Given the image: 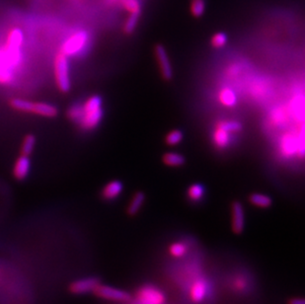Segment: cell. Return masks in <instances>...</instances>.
I'll return each instance as SVG.
<instances>
[{"mask_svg":"<svg viewBox=\"0 0 305 304\" xmlns=\"http://www.w3.org/2000/svg\"><path fill=\"white\" fill-rule=\"evenodd\" d=\"M123 191V184L120 181H111L109 182L102 191V197L107 200L111 201L118 198Z\"/></svg>","mask_w":305,"mask_h":304,"instance_id":"obj_14","label":"cell"},{"mask_svg":"<svg viewBox=\"0 0 305 304\" xmlns=\"http://www.w3.org/2000/svg\"><path fill=\"white\" fill-rule=\"evenodd\" d=\"M183 137H184V133L181 130L174 129V130L168 132V134L165 137V141L168 145L174 146V145L179 144L183 140Z\"/></svg>","mask_w":305,"mask_h":304,"instance_id":"obj_22","label":"cell"},{"mask_svg":"<svg viewBox=\"0 0 305 304\" xmlns=\"http://www.w3.org/2000/svg\"><path fill=\"white\" fill-rule=\"evenodd\" d=\"M139 17H140V11L130 13L129 17L127 18L126 25H125V32L127 34H131L134 31V29L136 28L137 23H138Z\"/></svg>","mask_w":305,"mask_h":304,"instance_id":"obj_24","label":"cell"},{"mask_svg":"<svg viewBox=\"0 0 305 304\" xmlns=\"http://www.w3.org/2000/svg\"><path fill=\"white\" fill-rule=\"evenodd\" d=\"M218 125L224 127L226 130H228L231 133L232 132H238L242 129L241 124L237 121H221V122H218Z\"/></svg>","mask_w":305,"mask_h":304,"instance_id":"obj_29","label":"cell"},{"mask_svg":"<svg viewBox=\"0 0 305 304\" xmlns=\"http://www.w3.org/2000/svg\"><path fill=\"white\" fill-rule=\"evenodd\" d=\"M53 70H54L55 84L59 89V91L63 93L68 92L71 87L68 57L60 51L54 57Z\"/></svg>","mask_w":305,"mask_h":304,"instance_id":"obj_2","label":"cell"},{"mask_svg":"<svg viewBox=\"0 0 305 304\" xmlns=\"http://www.w3.org/2000/svg\"><path fill=\"white\" fill-rule=\"evenodd\" d=\"M288 304H305L304 299L301 297H293L289 299Z\"/></svg>","mask_w":305,"mask_h":304,"instance_id":"obj_31","label":"cell"},{"mask_svg":"<svg viewBox=\"0 0 305 304\" xmlns=\"http://www.w3.org/2000/svg\"><path fill=\"white\" fill-rule=\"evenodd\" d=\"M137 297L142 304H162L165 299L162 292L151 286L142 287L138 291Z\"/></svg>","mask_w":305,"mask_h":304,"instance_id":"obj_8","label":"cell"},{"mask_svg":"<svg viewBox=\"0 0 305 304\" xmlns=\"http://www.w3.org/2000/svg\"><path fill=\"white\" fill-rule=\"evenodd\" d=\"M32 102L28 101L25 99H20V98H14L10 100V106L20 112L24 113H30V107H31Z\"/></svg>","mask_w":305,"mask_h":304,"instance_id":"obj_23","label":"cell"},{"mask_svg":"<svg viewBox=\"0 0 305 304\" xmlns=\"http://www.w3.org/2000/svg\"><path fill=\"white\" fill-rule=\"evenodd\" d=\"M226 43H227V36L222 32L214 34L211 38V46L215 49L223 48L226 45Z\"/></svg>","mask_w":305,"mask_h":304,"instance_id":"obj_27","label":"cell"},{"mask_svg":"<svg viewBox=\"0 0 305 304\" xmlns=\"http://www.w3.org/2000/svg\"><path fill=\"white\" fill-rule=\"evenodd\" d=\"M123 4H124L125 8L130 13L140 11V4L137 0H124Z\"/></svg>","mask_w":305,"mask_h":304,"instance_id":"obj_30","label":"cell"},{"mask_svg":"<svg viewBox=\"0 0 305 304\" xmlns=\"http://www.w3.org/2000/svg\"><path fill=\"white\" fill-rule=\"evenodd\" d=\"M154 53L158 62V66L161 72V75L166 79L170 80L173 77V68L169 60L168 53L166 51V49L162 45H157L154 49Z\"/></svg>","mask_w":305,"mask_h":304,"instance_id":"obj_5","label":"cell"},{"mask_svg":"<svg viewBox=\"0 0 305 304\" xmlns=\"http://www.w3.org/2000/svg\"><path fill=\"white\" fill-rule=\"evenodd\" d=\"M205 11V0H192L191 13L195 17L203 16Z\"/></svg>","mask_w":305,"mask_h":304,"instance_id":"obj_25","label":"cell"},{"mask_svg":"<svg viewBox=\"0 0 305 304\" xmlns=\"http://www.w3.org/2000/svg\"><path fill=\"white\" fill-rule=\"evenodd\" d=\"M83 114L78 122L80 127L86 130H91L97 127L103 117L102 99L100 96H91L82 104Z\"/></svg>","mask_w":305,"mask_h":304,"instance_id":"obj_1","label":"cell"},{"mask_svg":"<svg viewBox=\"0 0 305 304\" xmlns=\"http://www.w3.org/2000/svg\"><path fill=\"white\" fill-rule=\"evenodd\" d=\"M249 201L255 206L261 207V208H268L273 203L271 197L264 195V194H259V193L252 194L249 198Z\"/></svg>","mask_w":305,"mask_h":304,"instance_id":"obj_18","label":"cell"},{"mask_svg":"<svg viewBox=\"0 0 305 304\" xmlns=\"http://www.w3.org/2000/svg\"><path fill=\"white\" fill-rule=\"evenodd\" d=\"M231 226L235 234H241L245 228V211L239 202H234L231 206Z\"/></svg>","mask_w":305,"mask_h":304,"instance_id":"obj_7","label":"cell"},{"mask_svg":"<svg viewBox=\"0 0 305 304\" xmlns=\"http://www.w3.org/2000/svg\"><path fill=\"white\" fill-rule=\"evenodd\" d=\"M144 201H145V195L142 192H136L127 205V214L130 216L135 215L142 207Z\"/></svg>","mask_w":305,"mask_h":304,"instance_id":"obj_15","label":"cell"},{"mask_svg":"<svg viewBox=\"0 0 305 304\" xmlns=\"http://www.w3.org/2000/svg\"><path fill=\"white\" fill-rule=\"evenodd\" d=\"M218 99L221 103V105H223L224 107H228V108L234 107L237 104V96H236L235 92L227 87L220 90Z\"/></svg>","mask_w":305,"mask_h":304,"instance_id":"obj_17","label":"cell"},{"mask_svg":"<svg viewBox=\"0 0 305 304\" xmlns=\"http://www.w3.org/2000/svg\"><path fill=\"white\" fill-rule=\"evenodd\" d=\"M24 42V35L19 28H13L9 31L6 39L5 48L12 50H21Z\"/></svg>","mask_w":305,"mask_h":304,"instance_id":"obj_11","label":"cell"},{"mask_svg":"<svg viewBox=\"0 0 305 304\" xmlns=\"http://www.w3.org/2000/svg\"><path fill=\"white\" fill-rule=\"evenodd\" d=\"M30 113L46 117V118H54L57 114V108L53 105L44 103V102H32L30 107Z\"/></svg>","mask_w":305,"mask_h":304,"instance_id":"obj_9","label":"cell"},{"mask_svg":"<svg viewBox=\"0 0 305 304\" xmlns=\"http://www.w3.org/2000/svg\"><path fill=\"white\" fill-rule=\"evenodd\" d=\"M206 284L203 279H198L191 288V298L194 302H201L206 295Z\"/></svg>","mask_w":305,"mask_h":304,"instance_id":"obj_16","label":"cell"},{"mask_svg":"<svg viewBox=\"0 0 305 304\" xmlns=\"http://www.w3.org/2000/svg\"><path fill=\"white\" fill-rule=\"evenodd\" d=\"M213 143L218 148H226L231 140V132L226 130L224 127L216 125L212 135Z\"/></svg>","mask_w":305,"mask_h":304,"instance_id":"obj_12","label":"cell"},{"mask_svg":"<svg viewBox=\"0 0 305 304\" xmlns=\"http://www.w3.org/2000/svg\"><path fill=\"white\" fill-rule=\"evenodd\" d=\"M298 149L297 138L293 134H285L280 140V152L284 156H291Z\"/></svg>","mask_w":305,"mask_h":304,"instance_id":"obj_13","label":"cell"},{"mask_svg":"<svg viewBox=\"0 0 305 304\" xmlns=\"http://www.w3.org/2000/svg\"><path fill=\"white\" fill-rule=\"evenodd\" d=\"M163 162L167 165V166H171V167H179L185 164V157L179 153H174V152H168L166 154H164L163 158H162Z\"/></svg>","mask_w":305,"mask_h":304,"instance_id":"obj_19","label":"cell"},{"mask_svg":"<svg viewBox=\"0 0 305 304\" xmlns=\"http://www.w3.org/2000/svg\"><path fill=\"white\" fill-rule=\"evenodd\" d=\"M204 187L201 184H193L188 189L187 195L190 201L192 202H200L204 196Z\"/></svg>","mask_w":305,"mask_h":304,"instance_id":"obj_20","label":"cell"},{"mask_svg":"<svg viewBox=\"0 0 305 304\" xmlns=\"http://www.w3.org/2000/svg\"><path fill=\"white\" fill-rule=\"evenodd\" d=\"M83 114V109H82V105H73L71 106L68 111H67V117L73 121L78 123L82 117Z\"/></svg>","mask_w":305,"mask_h":304,"instance_id":"obj_28","label":"cell"},{"mask_svg":"<svg viewBox=\"0 0 305 304\" xmlns=\"http://www.w3.org/2000/svg\"><path fill=\"white\" fill-rule=\"evenodd\" d=\"M30 168H31V161L29 159V156L21 154L14 163L13 176L20 181L24 180L28 177L30 173Z\"/></svg>","mask_w":305,"mask_h":304,"instance_id":"obj_10","label":"cell"},{"mask_svg":"<svg viewBox=\"0 0 305 304\" xmlns=\"http://www.w3.org/2000/svg\"><path fill=\"white\" fill-rule=\"evenodd\" d=\"M94 294L100 298L106 300H113L118 302H127L131 299V295L129 292L123 289L115 288L106 284L99 283L96 288L93 290Z\"/></svg>","mask_w":305,"mask_h":304,"instance_id":"obj_4","label":"cell"},{"mask_svg":"<svg viewBox=\"0 0 305 304\" xmlns=\"http://www.w3.org/2000/svg\"><path fill=\"white\" fill-rule=\"evenodd\" d=\"M187 251H188L187 246L181 242H175L169 246V253L174 258L183 257L185 254L187 253Z\"/></svg>","mask_w":305,"mask_h":304,"instance_id":"obj_26","label":"cell"},{"mask_svg":"<svg viewBox=\"0 0 305 304\" xmlns=\"http://www.w3.org/2000/svg\"><path fill=\"white\" fill-rule=\"evenodd\" d=\"M36 144V137L33 134H27L21 145V154L29 156L35 148Z\"/></svg>","mask_w":305,"mask_h":304,"instance_id":"obj_21","label":"cell"},{"mask_svg":"<svg viewBox=\"0 0 305 304\" xmlns=\"http://www.w3.org/2000/svg\"><path fill=\"white\" fill-rule=\"evenodd\" d=\"M101 283L100 279L95 277H89L85 279H77L69 285V291L72 294H86L89 292H93L96 286Z\"/></svg>","mask_w":305,"mask_h":304,"instance_id":"obj_6","label":"cell"},{"mask_svg":"<svg viewBox=\"0 0 305 304\" xmlns=\"http://www.w3.org/2000/svg\"><path fill=\"white\" fill-rule=\"evenodd\" d=\"M89 43V35L85 31H79L69 36L61 45L60 52L67 57L75 56L84 51Z\"/></svg>","mask_w":305,"mask_h":304,"instance_id":"obj_3","label":"cell"}]
</instances>
